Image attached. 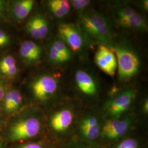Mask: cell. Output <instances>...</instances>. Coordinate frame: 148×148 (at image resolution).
I'll return each mask as SVG.
<instances>
[{"instance_id": "obj_1", "label": "cell", "mask_w": 148, "mask_h": 148, "mask_svg": "<svg viewBox=\"0 0 148 148\" xmlns=\"http://www.w3.org/2000/svg\"><path fill=\"white\" fill-rule=\"evenodd\" d=\"M79 23L82 30L90 37L106 45L110 42L111 27L105 16L95 12L82 13L79 14Z\"/></svg>"}, {"instance_id": "obj_2", "label": "cell", "mask_w": 148, "mask_h": 148, "mask_svg": "<svg viewBox=\"0 0 148 148\" xmlns=\"http://www.w3.org/2000/svg\"><path fill=\"white\" fill-rule=\"evenodd\" d=\"M112 49L116 54L118 76L120 79L128 80L137 74L139 60L136 54L131 49L122 46L114 48Z\"/></svg>"}, {"instance_id": "obj_3", "label": "cell", "mask_w": 148, "mask_h": 148, "mask_svg": "<svg viewBox=\"0 0 148 148\" xmlns=\"http://www.w3.org/2000/svg\"><path fill=\"white\" fill-rule=\"evenodd\" d=\"M41 122L34 116L21 117L13 122L10 128L12 141H21L37 136L41 130Z\"/></svg>"}, {"instance_id": "obj_4", "label": "cell", "mask_w": 148, "mask_h": 148, "mask_svg": "<svg viewBox=\"0 0 148 148\" xmlns=\"http://www.w3.org/2000/svg\"><path fill=\"white\" fill-rule=\"evenodd\" d=\"M29 88L35 99L45 101L50 99L56 93L58 88V82L52 75L40 74L32 79Z\"/></svg>"}, {"instance_id": "obj_5", "label": "cell", "mask_w": 148, "mask_h": 148, "mask_svg": "<svg viewBox=\"0 0 148 148\" xmlns=\"http://www.w3.org/2000/svg\"><path fill=\"white\" fill-rule=\"evenodd\" d=\"M115 20L122 27L135 30H145V19L137 11L130 7H122L115 11Z\"/></svg>"}, {"instance_id": "obj_6", "label": "cell", "mask_w": 148, "mask_h": 148, "mask_svg": "<svg viewBox=\"0 0 148 148\" xmlns=\"http://www.w3.org/2000/svg\"><path fill=\"white\" fill-rule=\"evenodd\" d=\"M58 32L60 40L74 51L81 50L85 45L82 32L74 24L62 23L59 25Z\"/></svg>"}, {"instance_id": "obj_7", "label": "cell", "mask_w": 148, "mask_h": 148, "mask_svg": "<svg viewBox=\"0 0 148 148\" xmlns=\"http://www.w3.org/2000/svg\"><path fill=\"white\" fill-rule=\"evenodd\" d=\"M97 66L106 74L113 76L117 69L116 58L112 51L104 45H100L95 56Z\"/></svg>"}, {"instance_id": "obj_8", "label": "cell", "mask_w": 148, "mask_h": 148, "mask_svg": "<svg viewBox=\"0 0 148 148\" xmlns=\"http://www.w3.org/2000/svg\"><path fill=\"white\" fill-rule=\"evenodd\" d=\"M134 95V90H128L122 92L107 104V110L112 116H120L131 106Z\"/></svg>"}, {"instance_id": "obj_9", "label": "cell", "mask_w": 148, "mask_h": 148, "mask_svg": "<svg viewBox=\"0 0 148 148\" xmlns=\"http://www.w3.org/2000/svg\"><path fill=\"white\" fill-rule=\"evenodd\" d=\"M42 56L41 47L31 40L22 43L19 48V57L22 62L27 65H33L39 63Z\"/></svg>"}, {"instance_id": "obj_10", "label": "cell", "mask_w": 148, "mask_h": 148, "mask_svg": "<svg viewBox=\"0 0 148 148\" xmlns=\"http://www.w3.org/2000/svg\"><path fill=\"white\" fill-rule=\"evenodd\" d=\"M25 29L27 33L36 40L45 38L49 32L48 21L41 14H36L31 17L26 23Z\"/></svg>"}, {"instance_id": "obj_11", "label": "cell", "mask_w": 148, "mask_h": 148, "mask_svg": "<svg viewBox=\"0 0 148 148\" xmlns=\"http://www.w3.org/2000/svg\"><path fill=\"white\" fill-rule=\"evenodd\" d=\"M34 4L33 0L12 1L8 4L7 16L13 21H21L29 15Z\"/></svg>"}, {"instance_id": "obj_12", "label": "cell", "mask_w": 148, "mask_h": 148, "mask_svg": "<svg viewBox=\"0 0 148 148\" xmlns=\"http://www.w3.org/2000/svg\"><path fill=\"white\" fill-rule=\"evenodd\" d=\"M19 69L14 56L11 54L0 57V77L5 80H13L18 76Z\"/></svg>"}, {"instance_id": "obj_13", "label": "cell", "mask_w": 148, "mask_h": 148, "mask_svg": "<svg viewBox=\"0 0 148 148\" xmlns=\"http://www.w3.org/2000/svg\"><path fill=\"white\" fill-rule=\"evenodd\" d=\"M1 103L3 109L6 114H13L18 111L23 105V96L19 90L12 87L7 90Z\"/></svg>"}, {"instance_id": "obj_14", "label": "cell", "mask_w": 148, "mask_h": 148, "mask_svg": "<svg viewBox=\"0 0 148 148\" xmlns=\"http://www.w3.org/2000/svg\"><path fill=\"white\" fill-rule=\"evenodd\" d=\"M130 126L128 120H112L106 122L103 127V134L109 139H116L125 135Z\"/></svg>"}, {"instance_id": "obj_15", "label": "cell", "mask_w": 148, "mask_h": 148, "mask_svg": "<svg viewBox=\"0 0 148 148\" xmlns=\"http://www.w3.org/2000/svg\"><path fill=\"white\" fill-rule=\"evenodd\" d=\"M75 79L79 90L87 95H93L97 92V88L93 77L86 71L79 70L75 75Z\"/></svg>"}, {"instance_id": "obj_16", "label": "cell", "mask_w": 148, "mask_h": 148, "mask_svg": "<svg viewBox=\"0 0 148 148\" xmlns=\"http://www.w3.org/2000/svg\"><path fill=\"white\" fill-rule=\"evenodd\" d=\"M73 121V112L68 109H63L53 114L51 119L50 124L54 131L62 132L70 127Z\"/></svg>"}, {"instance_id": "obj_17", "label": "cell", "mask_w": 148, "mask_h": 148, "mask_svg": "<svg viewBox=\"0 0 148 148\" xmlns=\"http://www.w3.org/2000/svg\"><path fill=\"white\" fill-rule=\"evenodd\" d=\"M49 11L56 18H60L69 13L71 4L66 0H50L47 2Z\"/></svg>"}, {"instance_id": "obj_18", "label": "cell", "mask_w": 148, "mask_h": 148, "mask_svg": "<svg viewBox=\"0 0 148 148\" xmlns=\"http://www.w3.org/2000/svg\"><path fill=\"white\" fill-rule=\"evenodd\" d=\"M51 45L53 47L62 55L66 62L69 61L71 58L72 53L71 52V49L61 40H54L51 43Z\"/></svg>"}, {"instance_id": "obj_19", "label": "cell", "mask_w": 148, "mask_h": 148, "mask_svg": "<svg viewBox=\"0 0 148 148\" xmlns=\"http://www.w3.org/2000/svg\"><path fill=\"white\" fill-rule=\"evenodd\" d=\"M80 130L85 137L91 140L97 139L100 133L99 124L95 126H85L81 124Z\"/></svg>"}, {"instance_id": "obj_20", "label": "cell", "mask_w": 148, "mask_h": 148, "mask_svg": "<svg viewBox=\"0 0 148 148\" xmlns=\"http://www.w3.org/2000/svg\"><path fill=\"white\" fill-rule=\"evenodd\" d=\"M13 42V37L7 30L0 27V50L10 47Z\"/></svg>"}, {"instance_id": "obj_21", "label": "cell", "mask_w": 148, "mask_h": 148, "mask_svg": "<svg viewBox=\"0 0 148 148\" xmlns=\"http://www.w3.org/2000/svg\"><path fill=\"white\" fill-rule=\"evenodd\" d=\"M74 8L81 10L84 9L90 3V1L88 0H74L70 2Z\"/></svg>"}, {"instance_id": "obj_22", "label": "cell", "mask_w": 148, "mask_h": 148, "mask_svg": "<svg viewBox=\"0 0 148 148\" xmlns=\"http://www.w3.org/2000/svg\"><path fill=\"white\" fill-rule=\"evenodd\" d=\"M137 142L133 139H128L120 143L116 148H137Z\"/></svg>"}, {"instance_id": "obj_23", "label": "cell", "mask_w": 148, "mask_h": 148, "mask_svg": "<svg viewBox=\"0 0 148 148\" xmlns=\"http://www.w3.org/2000/svg\"><path fill=\"white\" fill-rule=\"evenodd\" d=\"M18 148H43V147L39 144L32 143L23 145L18 147Z\"/></svg>"}, {"instance_id": "obj_24", "label": "cell", "mask_w": 148, "mask_h": 148, "mask_svg": "<svg viewBox=\"0 0 148 148\" xmlns=\"http://www.w3.org/2000/svg\"><path fill=\"white\" fill-rule=\"evenodd\" d=\"M144 111L145 112H148V100H147V101L144 103Z\"/></svg>"}, {"instance_id": "obj_25", "label": "cell", "mask_w": 148, "mask_h": 148, "mask_svg": "<svg viewBox=\"0 0 148 148\" xmlns=\"http://www.w3.org/2000/svg\"><path fill=\"white\" fill-rule=\"evenodd\" d=\"M8 3V2L4 0H0V7H2L3 5H5Z\"/></svg>"}, {"instance_id": "obj_26", "label": "cell", "mask_w": 148, "mask_h": 148, "mask_svg": "<svg viewBox=\"0 0 148 148\" xmlns=\"http://www.w3.org/2000/svg\"><path fill=\"white\" fill-rule=\"evenodd\" d=\"M0 148H2V144L0 142Z\"/></svg>"}, {"instance_id": "obj_27", "label": "cell", "mask_w": 148, "mask_h": 148, "mask_svg": "<svg viewBox=\"0 0 148 148\" xmlns=\"http://www.w3.org/2000/svg\"><path fill=\"white\" fill-rule=\"evenodd\" d=\"M1 119H0V127H1Z\"/></svg>"}]
</instances>
